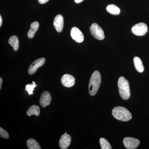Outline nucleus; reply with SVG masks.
Here are the masks:
<instances>
[{
  "label": "nucleus",
  "instance_id": "dca6fc26",
  "mask_svg": "<svg viewBox=\"0 0 149 149\" xmlns=\"http://www.w3.org/2000/svg\"><path fill=\"white\" fill-rule=\"evenodd\" d=\"M8 43L13 47L14 50L17 51L19 47V42L16 36H11L8 40Z\"/></svg>",
  "mask_w": 149,
  "mask_h": 149
},
{
  "label": "nucleus",
  "instance_id": "6e6552de",
  "mask_svg": "<svg viewBox=\"0 0 149 149\" xmlns=\"http://www.w3.org/2000/svg\"><path fill=\"white\" fill-rule=\"evenodd\" d=\"M70 35L72 39L77 43H82L84 41V35L77 27H72L70 30Z\"/></svg>",
  "mask_w": 149,
  "mask_h": 149
},
{
  "label": "nucleus",
  "instance_id": "5701e85b",
  "mask_svg": "<svg viewBox=\"0 0 149 149\" xmlns=\"http://www.w3.org/2000/svg\"><path fill=\"white\" fill-rule=\"evenodd\" d=\"M3 83V79L2 77H0V90L2 88V84Z\"/></svg>",
  "mask_w": 149,
  "mask_h": 149
},
{
  "label": "nucleus",
  "instance_id": "412c9836",
  "mask_svg": "<svg viewBox=\"0 0 149 149\" xmlns=\"http://www.w3.org/2000/svg\"><path fill=\"white\" fill-rule=\"evenodd\" d=\"M0 136L1 138L5 139H8L9 138V135L8 133L1 127L0 128Z\"/></svg>",
  "mask_w": 149,
  "mask_h": 149
},
{
  "label": "nucleus",
  "instance_id": "1a4fd4ad",
  "mask_svg": "<svg viewBox=\"0 0 149 149\" xmlns=\"http://www.w3.org/2000/svg\"><path fill=\"white\" fill-rule=\"evenodd\" d=\"M61 83L63 86L66 88H70L75 84V78L72 75L65 74L61 78Z\"/></svg>",
  "mask_w": 149,
  "mask_h": 149
},
{
  "label": "nucleus",
  "instance_id": "393cba45",
  "mask_svg": "<svg viewBox=\"0 0 149 149\" xmlns=\"http://www.w3.org/2000/svg\"><path fill=\"white\" fill-rule=\"evenodd\" d=\"M2 24V18L1 16L0 15V27H1Z\"/></svg>",
  "mask_w": 149,
  "mask_h": 149
},
{
  "label": "nucleus",
  "instance_id": "4468645a",
  "mask_svg": "<svg viewBox=\"0 0 149 149\" xmlns=\"http://www.w3.org/2000/svg\"><path fill=\"white\" fill-rule=\"evenodd\" d=\"M40 113V108L39 106L32 105L27 109L26 113L28 116H31L34 115L36 116H39Z\"/></svg>",
  "mask_w": 149,
  "mask_h": 149
},
{
  "label": "nucleus",
  "instance_id": "f8f14e48",
  "mask_svg": "<svg viewBox=\"0 0 149 149\" xmlns=\"http://www.w3.org/2000/svg\"><path fill=\"white\" fill-rule=\"evenodd\" d=\"M64 25V19L61 15H58L55 17L54 21V26L57 32H61Z\"/></svg>",
  "mask_w": 149,
  "mask_h": 149
},
{
  "label": "nucleus",
  "instance_id": "f257e3e1",
  "mask_svg": "<svg viewBox=\"0 0 149 149\" xmlns=\"http://www.w3.org/2000/svg\"><path fill=\"white\" fill-rule=\"evenodd\" d=\"M102 82L100 73L97 70L94 71L91 75L89 82L88 89L91 96H94L97 93Z\"/></svg>",
  "mask_w": 149,
  "mask_h": 149
},
{
  "label": "nucleus",
  "instance_id": "b1692460",
  "mask_svg": "<svg viewBox=\"0 0 149 149\" xmlns=\"http://www.w3.org/2000/svg\"><path fill=\"white\" fill-rule=\"evenodd\" d=\"M74 2L77 3H79L82 2L83 0H74Z\"/></svg>",
  "mask_w": 149,
  "mask_h": 149
},
{
  "label": "nucleus",
  "instance_id": "2eb2a0df",
  "mask_svg": "<svg viewBox=\"0 0 149 149\" xmlns=\"http://www.w3.org/2000/svg\"><path fill=\"white\" fill-rule=\"evenodd\" d=\"M134 66L138 72H143L144 70V67L143 62L138 57H135L133 58Z\"/></svg>",
  "mask_w": 149,
  "mask_h": 149
},
{
  "label": "nucleus",
  "instance_id": "9b49d317",
  "mask_svg": "<svg viewBox=\"0 0 149 149\" xmlns=\"http://www.w3.org/2000/svg\"><path fill=\"white\" fill-rule=\"evenodd\" d=\"M52 101V97L48 91H44L41 95L40 100V103L42 107H45L50 104Z\"/></svg>",
  "mask_w": 149,
  "mask_h": 149
},
{
  "label": "nucleus",
  "instance_id": "4be33fe9",
  "mask_svg": "<svg viewBox=\"0 0 149 149\" xmlns=\"http://www.w3.org/2000/svg\"><path fill=\"white\" fill-rule=\"evenodd\" d=\"M49 0H38V2L40 4H45L49 1Z\"/></svg>",
  "mask_w": 149,
  "mask_h": 149
},
{
  "label": "nucleus",
  "instance_id": "aec40b11",
  "mask_svg": "<svg viewBox=\"0 0 149 149\" xmlns=\"http://www.w3.org/2000/svg\"><path fill=\"white\" fill-rule=\"evenodd\" d=\"M33 84H28L26 86V88H25V90L28 92V94L29 95H32L33 94V92L34 91V89L36 86H37L36 85V83L34 82H32Z\"/></svg>",
  "mask_w": 149,
  "mask_h": 149
},
{
  "label": "nucleus",
  "instance_id": "9d476101",
  "mask_svg": "<svg viewBox=\"0 0 149 149\" xmlns=\"http://www.w3.org/2000/svg\"><path fill=\"white\" fill-rule=\"evenodd\" d=\"M71 141V137L69 134L65 133L61 137L59 145L61 149H66L68 148L70 145Z\"/></svg>",
  "mask_w": 149,
  "mask_h": 149
},
{
  "label": "nucleus",
  "instance_id": "20e7f679",
  "mask_svg": "<svg viewBox=\"0 0 149 149\" xmlns=\"http://www.w3.org/2000/svg\"><path fill=\"white\" fill-rule=\"evenodd\" d=\"M90 32L93 37L97 40H102L104 39V32L101 27L97 23H93L90 28Z\"/></svg>",
  "mask_w": 149,
  "mask_h": 149
},
{
  "label": "nucleus",
  "instance_id": "7ed1b4c3",
  "mask_svg": "<svg viewBox=\"0 0 149 149\" xmlns=\"http://www.w3.org/2000/svg\"><path fill=\"white\" fill-rule=\"evenodd\" d=\"M119 95L123 100H127L130 97V90L129 83L125 77L121 76L119 77L118 82Z\"/></svg>",
  "mask_w": 149,
  "mask_h": 149
},
{
  "label": "nucleus",
  "instance_id": "ddd939ff",
  "mask_svg": "<svg viewBox=\"0 0 149 149\" xmlns=\"http://www.w3.org/2000/svg\"><path fill=\"white\" fill-rule=\"evenodd\" d=\"M40 26L39 22L37 21L32 22L30 25V28L28 32V37L29 39H32L35 36V33L38 30Z\"/></svg>",
  "mask_w": 149,
  "mask_h": 149
},
{
  "label": "nucleus",
  "instance_id": "f03ea898",
  "mask_svg": "<svg viewBox=\"0 0 149 149\" xmlns=\"http://www.w3.org/2000/svg\"><path fill=\"white\" fill-rule=\"evenodd\" d=\"M113 117L117 120L122 121H128L132 118L131 113L127 109L122 107H116L112 111Z\"/></svg>",
  "mask_w": 149,
  "mask_h": 149
},
{
  "label": "nucleus",
  "instance_id": "39448f33",
  "mask_svg": "<svg viewBox=\"0 0 149 149\" xmlns=\"http://www.w3.org/2000/svg\"><path fill=\"white\" fill-rule=\"evenodd\" d=\"M148 27L146 24L143 22L138 23L132 27L131 31L136 36H143L148 32Z\"/></svg>",
  "mask_w": 149,
  "mask_h": 149
},
{
  "label": "nucleus",
  "instance_id": "423d86ee",
  "mask_svg": "<svg viewBox=\"0 0 149 149\" xmlns=\"http://www.w3.org/2000/svg\"><path fill=\"white\" fill-rule=\"evenodd\" d=\"M45 59L44 58H41L36 60L29 66L28 70V73L30 75L35 74L38 68L45 64Z\"/></svg>",
  "mask_w": 149,
  "mask_h": 149
},
{
  "label": "nucleus",
  "instance_id": "a211bd4d",
  "mask_svg": "<svg viewBox=\"0 0 149 149\" xmlns=\"http://www.w3.org/2000/svg\"><path fill=\"white\" fill-rule=\"evenodd\" d=\"M27 146L29 149H41L40 145L35 139H30L27 141Z\"/></svg>",
  "mask_w": 149,
  "mask_h": 149
},
{
  "label": "nucleus",
  "instance_id": "6ab92c4d",
  "mask_svg": "<svg viewBox=\"0 0 149 149\" xmlns=\"http://www.w3.org/2000/svg\"><path fill=\"white\" fill-rule=\"evenodd\" d=\"M100 143L102 149H111V146L106 139L101 138L100 139Z\"/></svg>",
  "mask_w": 149,
  "mask_h": 149
},
{
  "label": "nucleus",
  "instance_id": "0eeeda50",
  "mask_svg": "<svg viewBox=\"0 0 149 149\" xmlns=\"http://www.w3.org/2000/svg\"><path fill=\"white\" fill-rule=\"evenodd\" d=\"M124 146L128 149H135L139 146L140 141L139 139L131 137H125L123 140Z\"/></svg>",
  "mask_w": 149,
  "mask_h": 149
},
{
  "label": "nucleus",
  "instance_id": "f3484780",
  "mask_svg": "<svg viewBox=\"0 0 149 149\" xmlns=\"http://www.w3.org/2000/svg\"><path fill=\"white\" fill-rule=\"evenodd\" d=\"M106 10L109 13L113 15H118L120 13V9L116 6L110 4L107 7Z\"/></svg>",
  "mask_w": 149,
  "mask_h": 149
}]
</instances>
